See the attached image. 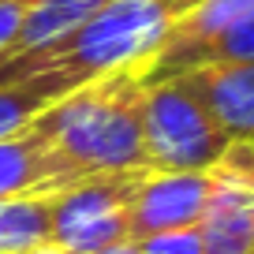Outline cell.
I'll use <instances>...</instances> for the list:
<instances>
[{"instance_id": "cell-1", "label": "cell", "mask_w": 254, "mask_h": 254, "mask_svg": "<svg viewBox=\"0 0 254 254\" xmlns=\"http://www.w3.org/2000/svg\"><path fill=\"white\" fill-rule=\"evenodd\" d=\"M198 0H109L86 23L30 53L0 60V86L38 82L49 97H64L82 82L116 67H146L150 56L165 45L168 30Z\"/></svg>"}, {"instance_id": "cell-2", "label": "cell", "mask_w": 254, "mask_h": 254, "mask_svg": "<svg viewBox=\"0 0 254 254\" xmlns=\"http://www.w3.org/2000/svg\"><path fill=\"white\" fill-rule=\"evenodd\" d=\"M142 67H116L56 97L38 120L60 187L97 172L146 168L142 150Z\"/></svg>"}, {"instance_id": "cell-3", "label": "cell", "mask_w": 254, "mask_h": 254, "mask_svg": "<svg viewBox=\"0 0 254 254\" xmlns=\"http://www.w3.org/2000/svg\"><path fill=\"white\" fill-rule=\"evenodd\" d=\"M224 135L194 90L172 75L146 86L142 101V150L153 172H209L228 153Z\"/></svg>"}, {"instance_id": "cell-4", "label": "cell", "mask_w": 254, "mask_h": 254, "mask_svg": "<svg viewBox=\"0 0 254 254\" xmlns=\"http://www.w3.org/2000/svg\"><path fill=\"white\" fill-rule=\"evenodd\" d=\"M142 168L97 172L49 194V247L64 254H105L131 243V194Z\"/></svg>"}, {"instance_id": "cell-5", "label": "cell", "mask_w": 254, "mask_h": 254, "mask_svg": "<svg viewBox=\"0 0 254 254\" xmlns=\"http://www.w3.org/2000/svg\"><path fill=\"white\" fill-rule=\"evenodd\" d=\"M194 228L206 254H254V142H232L209 168V198Z\"/></svg>"}, {"instance_id": "cell-6", "label": "cell", "mask_w": 254, "mask_h": 254, "mask_svg": "<svg viewBox=\"0 0 254 254\" xmlns=\"http://www.w3.org/2000/svg\"><path fill=\"white\" fill-rule=\"evenodd\" d=\"M251 19H254V0H198L168 30L165 45L150 56V64L142 67V82L153 86V82H165L172 75L190 71L209 45H217L221 38L236 34Z\"/></svg>"}, {"instance_id": "cell-7", "label": "cell", "mask_w": 254, "mask_h": 254, "mask_svg": "<svg viewBox=\"0 0 254 254\" xmlns=\"http://www.w3.org/2000/svg\"><path fill=\"white\" fill-rule=\"evenodd\" d=\"M209 198V172H153L142 168L131 194V243L157 232L194 228Z\"/></svg>"}, {"instance_id": "cell-8", "label": "cell", "mask_w": 254, "mask_h": 254, "mask_svg": "<svg viewBox=\"0 0 254 254\" xmlns=\"http://www.w3.org/2000/svg\"><path fill=\"white\" fill-rule=\"evenodd\" d=\"M232 142H254V60H213L180 75Z\"/></svg>"}, {"instance_id": "cell-9", "label": "cell", "mask_w": 254, "mask_h": 254, "mask_svg": "<svg viewBox=\"0 0 254 254\" xmlns=\"http://www.w3.org/2000/svg\"><path fill=\"white\" fill-rule=\"evenodd\" d=\"M49 243V194L0 198V254H30Z\"/></svg>"}, {"instance_id": "cell-10", "label": "cell", "mask_w": 254, "mask_h": 254, "mask_svg": "<svg viewBox=\"0 0 254 254\" xmlns=\"http://www.w3.org/2000/svg\"><path fill=\"white\" fill-rule=\"evenodd\" d=\"M49 105H53V97H49L38 82H30V79L0 86V138L23 135Z\"/></svg>"}, {"instance_id": "cell-11", "label": "cell", "mask_w": 254, "mask_h": 254, "mask_svg": "<svg viewBox=\"0 0 254 254\" xmlns=\"http://www.w3.org/2000/svg\"><path fill=\"white\" fill-rule=\"evenodd\" d=\"M142 254H206L198 228H176V232H157V236L138 239Z\"/></svg>"}, {"instance_id": "cell-12", "label": "cell", "mask_w": 254, "mask_h": 254, "mask_svg": "<svg viewBox=\"0 0 254 254\" xmlns=\"http://www.w3.org/2000/svg\"><path fill=\"white\" fill-rule=\"evenodd\" d=\"M26 8H30V0H0V60L15 45V34L26 19Z\"/></svg>"}, {"instance_id": "cell-13", "label": "cell", "mask_w": 254, "mask_h": 254, "mask_svg": "<svg viewBox=\"0 0 254 254\" xmlns=\"http://www.w3.org/2000/svg\"><path fill=\"white\" fill-rule=\"evenodd\" d=\"M105 254H142V251H138V243H120V247H112V251H105Z\"/></svg>"}, {"instance_id": "cell-14", "label": "cell", "mask_w": 254, "mask_h": 254, "mask_svg": "<svg viewBox=\"0 0 254 254\" xmlns=\"http://www.w3.org/2000/svg\"><path fill=\"white\" fill-rule=\"evenodd\" d=\"M30 254H64V251H56V247L45 243V247H38V251H30Z\"/></svg>"}]
</instances>
